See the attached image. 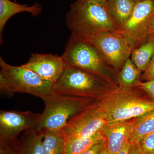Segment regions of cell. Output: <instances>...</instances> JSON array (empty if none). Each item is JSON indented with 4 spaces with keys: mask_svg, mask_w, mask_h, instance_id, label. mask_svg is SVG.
<instances>
[{
    "mask_svg": "<svg viewBox=\"0 0 154 154\" xmlns=\"http://www.w3.org/2000/svg\"><path fill=\"white\" fill-rule=\"evenodd\" d=\"M134 119L112 125L105 124L102 127L101 130L108 154H117L129 141Z\"/></svg>",
    "mask_w": 154,
    "mask_h": 154,
    "instance_id": "12",
    "label": "cell"
},
{
    "mask_svg": "<svg viewBox=\"0 0 154 154\" xmlns=\"http://www.w3.org/2000/svg\"><path fill=\"white\" fill-rule=\"evenodd\" d=\"M154 80V56L147 69L143 72L141 77L142 82Z\"/></svg>",
    "mask_w": 154,
    "mask_h": 154,
    "instance_id": "23",
    "label": "cell"
},
{
    "mask_svg": "<svg viewBox=\"0 0 154 154\" xmlns=\"http://www.w3.org/2000/svg\"><path fill=\"white\" fill-rule=\"evenodd\" d=\"M43 101L44 110L34 128L44 134L60 130L73 117L95 104L97 99L52 94Z\"/></svg>",
    "mask_w": 154,
    "mask_h": 154,
    "instance_id": "2",
    "label": "cell"
},
{
    "mask_svg": "<svg viewBox=\"0 0 154 154\" xmlns=\"http://www.w3.org/2000/svg\"><path fill=\"white\" fill-rule=\"evenodd\" d=\"M85 1H88L96 4H100V5H106L108 0H85Z\"/></svg>",
    "mask_w": 154,
    "mask_h": 154,
    "instance_id": "29",
    "label": "cell"
},
{
    "mask_svg": "<svg viewBox=\"0 0 154 154\" xmlns=\"http://www.w3.org/2000/svg\"><path fill=\"white\" fill-rule=\"evenodd\" d=\"M154 131V110L134 119L130 143H138L145 136Z\"/></svg>",
    "mask_w": 154,
    "mask_h": 154,
    "instance_id": "18",
    "label": "cell"
},
{
    "mask_svg": "<svg viewBox=\"0 0 154 154\" xmlns=\"http://www.w3.org/2000/svg\"><path fill=\"white\" fill-rule=\"evenodd\" d=\"M106 145L105 140L92 146L82 154H100Z\"/></svg>",
    "mask_w": 154,
    "mask_h": 154,
    "instance_id": "24",
    "label": "cell"
},
{
    "mask_svg": "<svg viewBox=\"0 0 154 154\" xmlns=\"http://www.w3.org/2000/svg\"><path fill=\"white\" fill-rule=\"evenodd\" d=\"M137 143L144 154H154V131L145 136Z\"/></svg>",
    "mask_w": 154,
    "mask_h": 154,
    "instance_id": "21",
    "label": "cell"
},
{
    "mask_svg": "<svg viewBox=\"0 0 154 154\" xmlns=\"http://www.w3.org/2000/svg\"><path fill=\"white\" fill-rule=\"evenodd\" d=\"M42 7L39 3L32 6L22 5L12 2L11 0H0V42L2 44L3 32L7 22L16 14L23 12L30 13L33 17L41 14Z\"/></svg>",
    "mask_w": 154,
    "mask_h": 154,
    "instance_id": "13",
    "label": "cell"
},
{
    "mask_svg": "<svg viewBox=\"0 0 154 154\" xmlns=\"http://www.w3.org/2000/svg\"><path fill=\"white\" fill-rule=\"evenodd\" d=\"M0 90L8 96L19 93L33 95L42 100L53 93L54 84L42 79L23 66H14L0 57Z\"/></svg>",
    "mask_w": 154,
    "mask_h": 154,
    "instance_id": "4",
    "label": "cell"
},
{
    "mask_svg": "<svg viewBox=\"0 0 154 154\" xmlns=\"http://www.w3.org/2000/svg\"><path fill=\"white\" fill-rule=\"evenodd\" d=\"M130 144L128 154H144L138 143H134Z\"/></svg>",
    "mask_w": 154,
    "mask_h": 154,
    "instance_id": "25",
    "label": "cell"
},
{
    "mask_svg": "<svg viewBox=\"0 0 154 154\" xmlns=\"http://www.w3.org/2000/svg\"><path fill=\"white\" fill-rule=\"evenodd\" d=\"M44 134L33 128L25 131L16 144L17 154H42Z\"/></svg>",
    "mask_w": 154,
    "mask_h": 154,
    "instance_id": "15",
    "label": "cell"
},
{
    "mask_svg": "<svg viewBox=\"0 0 154 154\" xmlns=\"http://www.w3.org/2000/svg\"><path fill=\"white\" fill-rule=\"evenodd\" d=\"M143 93L137 87H112L97 98L95 107L105 124H117L154 110V101Z\"/></svg>",
    "mask_w": 154,
    "mask_h": 154,
    "instance_id": "1",
    "label": "cell"
},
{
    "mask_svg": "<svg viewBox=\"0 0 154 154\" xmlns=\"http://www.w3.org/2000/svg\"><path fill=\"white\" fill-rule=\"evenodd\" d=\"M66 22L71 34L79 37L99 31H117L106 5L85 0H76L72 3L67 13Z\"/></svg>",
    "mask_w": 154,
    "mask_h": 154,
    "instance_id": "3",
    "label": "cell"
},
{
    "mask_svg": "<svg viewBox=\"0 0 154 154\" xmlns=\"http://www.w3.org/2000/svg\"><path fill=\"white\" fill-rule=\"evenodd\" d=\"M137 88L143 91L150 99L154 101V80L141 82Z\"/></svg>",
    "mask_w": 154,
    "mask_h": 154,
    "instance_id": "22",
    "label": "cell"
},
{
    "mask_svg": "<svg viewBox=\"0 0 154 154\" xmlns=\"http://www.w3.org/2000/svg\"><path fill=\"white\" fill-rule=\"evenodd\" d=\"M22 65L33 71L43 80L54 84L59 79L65 68L61 56L51 54H33L28 61Z\"/></svg>",
    "mask_w": 154,
    "mask_h": 154,
    "instance_id": "11",
    "label": "cell"
},
{
    "mask_svg": "<svg viewBox=\"0 0 154 154\" xmlns=\"http://www.w3.org/2000/svg\"><path fill=\"white\" fill-rule=\"evenodd\" d=\"M154 16V0L137 2L131 16L117 31L126 38L134 48L146 39Z\"/></svg>",
    "mask_w": 154,
    "mask_h": 154,
    "instance_id": "9",
    "label": "cell"
},
{
    "mask_svg": "<svg viewBox=\"0 0 154 154\" xmlns=\"http://www.w3.org/2000/svg\"><path fill=\"white\" fill-rule=\"evenodd\" d=\"M136 2H139V1H142V0H134Z\"/></svg>",
    "mask_w": 154,
    "mask_h": 154,
    "instance_id": "31",
    "label": "cell"
},
{
    "mask_svg": "<svg viewBox=\"0 0 154 154\" xmlns=\"http://www.w3.org/2000/svg\"><path fill=\"white\" fill-rule=\"evenodd\" d=\"M95 104L73 117L60 130L66 140L89 137L102 129L105 123L97 113Z\"/></svg>",
    "mask_w": 154,
    "mask_h": 154,
    "instance_id": "10",
    "label": "cell"
},
{
    "mask_svg": "<svg viewBox=\"0 0 154 154\" xmlns=\"http://www.w3.org/2000/svg\"><path fill=\"white\" fill-rule=\"evenodd\" d=\"M41 113L28 110H1L0 146L6 147L17 143V137L22 131L33 128L40 119Z\"/></svg>",
    "mask_w": 154,
    "mask_h": 154,
    "instance_id": "8",
    "label": "cell"
},
{
    "mask_svg": "<svg viewBox=\"0 0 154 154\" xmlns=\"http://www.w3.org/2000/svg\"><path fill=\"white\" fill-rule=\"evenodd\" d=\"M130 145V143L128 141V142L126 143V144L125 145V146L120 151H119L116 154H128Z\"/></svg>",
    "mask_w": 154,
    "mask_h": 154,
    "instance_id": "28",
    "label": "cell"
},
{
    "mask_svg": "<svg viewBox=\"0 0 154 154\" xmlns=\"http://www.w3.org/2000/svg\"><path fill=\"white\" fill-rule=\"evenodd\" d=\"M142 72L129 58L117 73V82L121 88H136L142 82Z\"/></svg>",
    "mask_w": 154,
    "mask_h": 154,
    "instance_id": "17",
    "label": "cell"
},
{
    "mask_svg": "<svg viewBox=\"0 0 154 154\" xmlns=\"http://www.w3.org/2000/svg\"><path fill=\"white\" fill-rule=\"evenodd\" d=\"M65 141L60 131L45 133L42 143V154H65Z\"/></svg>",
    "mask_w": 154,
    "mask_h": 154,
    "instance_id": "20",
    "label": "cell"
},
{
    "mask_svg": "<svg viewBox=\"0 0 154 154\" xmlns=\"http://www.w3.org/2000/svg\"><path fill=\"white\" fill-rule=\"evenodd\" d=\"M104 140L102 130L89 137L66 140L65 154H82L92 146Z\"/></svg>",
    "mask_w": 154,
    "mask_h": 154,
    "instance_id": "19",
    "label": "cell"
},
{
    "mask_svg": "<svg viewBox=\"0 0 154 154\" xmlns=\"http://www.w3.org/2000/svg\"><path fill=\"white\" fill-rule=\"evenodd\" d=\"M79 38L90 42L106 63L116 71L121 69L125 61L130 57L134 49L129 42L117 31H99Z\"/></svg>",
    "mask_w": 154,
    "mask_h": 154,
    "instance_id": "7",
    "label": "cell"
},
{
    "mask_svg": "<svg viewBox=\"0 0 154 154\" xmlns=\"http://www.w3.org/2000/svg\"><path fill=\"white\" fill-rule=\"evenodd\" d=\"M136 3L134 0H108L106 7L117 31L129 19Z\"/></svg>",
    "mask_w": 154,
    "mask_h": 154,
    "instance_id": "14",
    "label": "cell"
},
{
    "mask_svg": "<svg viewBox=\"0 0 154 154\" xmlns=\"http://www.w3.org/2000/svg\"><path fill=\"white\" fill-rule=\"evenodd\" d=\"M61 56L65 65L101 77L113 87L117 83L116 71L106 63L90 42L84 38L71 34Z\"/></svg>",
    "mask_w": 154,
    "mask_h": 154,
    "instance_id": "5",
    "label": "cell"
},
{
    "mask_svg": "<svg viewBox=\"0 0 154 154\" xmlns=\"http://www.w3.org/2000/svg\"><path fill=\"white\" fill-rule=\"evenodd\" d=\"M154 56V38H146L133 49L131 60L142 72L148 67Z\"/></svg>",
    "mask_w": 154,
    "mask_h": 154,
    "instance_id": "16",
    "label": "cell"
},
{
    "mask_svg": "<svg viewBox=\"0 0 154 154\" xmlns=\"http://www.w3.org/2000/svg\"><path fill=\"white\" fill-rule=\"evenodd\" d=\"M16 144L8 146L3 147L7 149L8 154H17V149H16Z\"/></svg>",
    "mask_w": 154,
    "mask_h": 154,
    "instance_id": "27",
    "label": "cell"
},
{
    "mask_svg": "<svg viewBox=\"0 0 154 154\" xmlns=\"http://www.w3.org/2000/svg\"><path fill=\"white\" fill-rule=\"evenodd\" d=\"M147 38H154V16L148 30Z\"/></svg>",
    "mask_w": 154,
    "mask_h": 154,
    "instance_id": "26",
    "label": "cell"
},
{
    "mask_svg": "<svg viewBox=\"0 0 154 154\" xmlns=\"http://www.w3.org/2000/svg\"><path fill=\"white\" fill-rule=\"evenodd\" d=\"M113 87L101 77L65 65L62 74L53 89V94L97 99L105 90Z\"/></svg>",
    "mask_w": 154,
    "mask_h": 154,
    "instance_id": "6",
    "label": "cell"
},
{
    "mask_svg": "<svg viewBox=\"0 0 154 154\" xmlns=\"http://www.w3.org/2000/svg\"><path fill=\"white\" fill-rule=\"evenodd\" d=\"M100 154H108V152H107V146H106V143L105 146H104L103 150H102V152H101Z\"/></svg>",
    "mask_w": 154,
    "mask_h": 154,
    "instance_id": "30",
    "label": "cell"
}]
</instances>
